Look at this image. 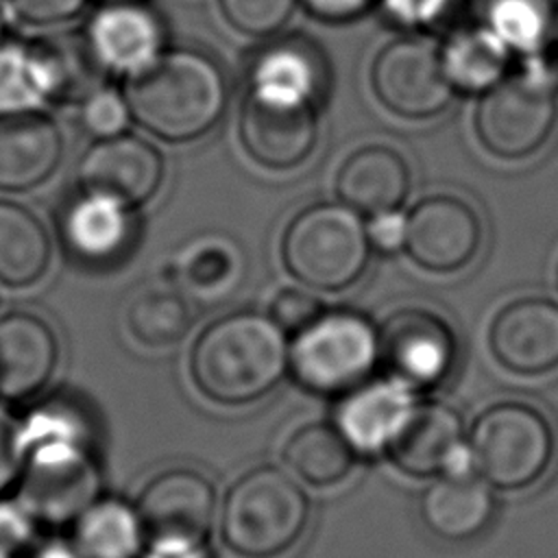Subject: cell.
Segmentation results:
<instances>
[{"mask_svg": "<svg viewBox=\"0 0 558 558\" xmlns=\"http://www.w3.org/2000/svg\"><path fill=\"white\" fill-rule=\"evenodd\" d=\"M59 362L52 327L31 312L0 316V399L26 401L41 392Z\"/></svg>", "mask_w": 558, "mask_h": 558, "instance_id": "cell-18", "label": "cell"}, {"mask_svg": "<svg viewBox=\"0 0 558 558\" xmlns=\"http://www.w3.org/2000/svg\"><path fill=\"white\" fill-rule=\"evenodd\" d=\"M72 547L81 558H142L146 532L135 504L96 497L72 523Z\"/></svg>", "mask_w": 558, "mask_h": 558, "instance_id": "cell-25", "label": "cell"}, {"mask_svg": "<svg viewBox=\"0 0 558 558\" xmlns=\"http://www.w3.org/2000/svg\"><path fill=\"white\" fill-rule=\"evenodd\" d=\"M61 231L81 259L109 262L129 244L131 209L109 196L83 192L65 207Z\"/></svg>", "mask_w": 558, "mask_h": 558, "instance_id": "cell-23", "label": "cell"}, {"mask_svg": "<svg viewBox=\"0 0 558 558\" xmlns=\"http://www.w3.org/2000/svg\"><path fill=\"white\" fill-rule=\"evenodd\" d=\"M124 318L129 333L144 347L174 344L192 325L185 296L168 283L140 286L124 307Z\"/></svg>", "mask_w": 558, "mask_h": 558, "instance_id": "cell-30", "label": "cell"}, {"mask_svg": "<svg viewBox=\"0 0 558 558\" xmlns=\"http://www.w3.org/2000/svg\"><path fill=\"white\" fill-rule=\"evenodd\" d=\"M493 514V495L469 473L438 477L421 499L425 525L440 538L464 541L482 532Z\"/></svg>", "mask_w": 558, "mask_h": 558, "instance_id": "cell-24", "label": "cell"}, {"mask_svg": "<svg viewBox=\"0 0 558 558\" xmlns=\"http://www.w3.org/2000/svg\"><path fill=\"white\" fill-rule=\"evenodd\" d=\"M469 453L473 466L493 486L523 488L547 471L554 458V432L532 405L499 403L477 416Z\"/></svg>", "mask_w": 558, "mask_h": 558, "instance_id": "cell-7", "label": "cell"}, {"mask_svg": "<svg viewBox=\"0 0 558 558\" xmlns=\"http://www.w3.org/2000/svg\"><path fill=\"white\" fill-rule=\"evenodd\" d=\"M131 118L166 142H192L211 131L229 100L220 63L194 48H166L150 65L126 76Z\"/></svg>", "mask_w": 558, "mask_h": 558, "instance_id": "cell-2", "label": "cell"}, {"mask_svg": "<svg viewBox=\"0 0 558 558\" xmlns=\"http://www.w3.org/2000/svg\"><path fill=\"white\" fill-rule=\"evenodd\" d=\"M2 35H4V26H2V13H0V41H2Z\"/></svg>", "mask_w": 558, "mask_h": 558, "instance_id": "cell-44", "label": "cell"}, {"mask_svg": "<svg viewBox=\"0 0 558 558\" xmlns=\"http://www.w3.org/2000/svg\"><path fill=\"white\" fill-rule=\"evenodd\" d=\"M238 251L216 235L192 240L177 257L174 272L183 290L194 294H218L235 279Z\"/></svg>", "mask_w": 558, "mask_h": 558, "instance_id": "cell-32", "label": "cell"}, {"mask_svg": "<svg viewBox=\"0 0 558 558\" xmlns=\"http://www.w3.org/2000/svg\"><path fill=\"white\" fill-rule=\"evenodd\" d=\"M323 83L320 50L303 37H286L257 52L248 74V94L277 105L316 107Z\"/></svg>", "mask_w": 558, "mask_h": 558, "instance_id": "cell-20", "label": "cell"}, {"mask_svg": "<svg viewBox=\"0 0 558 558\" xmlns=\"http://www.w3.org/2000/svg\"><path fill=\"white\" fill-rule=\"evenodd\" d=\"M556 41H558V37H556Z\"/></svg>", "mask_w": 558, "mask_h": 558, "instance_id": "cell-47", "label": "cell"}, {"mask_svg": "<svg viewBox=\"0 0 558 558\" xmlns=\"http://www.w3.org/2000/svg\"><path fill=\"white\" fill-rule=\"evenodd\" d=\"M558 102L549 81L538 74L504 76L486 89L475 109V135L499 159L534 155L551 135Z\"/></svg>", "mask_w": 558, "mask_h": 558, "instance_id": "cell-8", "label": "cell"}, {"mask_svg": "<svg viewBox=\"0 0 558 558\" xmlns=\"http://www.w3.org/2000/svg\"><path fill=\"white\" fill-rule=\"evenodd\" d=\"M386 453L399 471L414 477L466 473L473 464L460 414L440 401L414 403Z\"/></svg>", "mask_w": 558, "mask_h": 558, "instance_id": "cell-14", "label": "cell"}, {"mask_svg": "<svg viewBox=\"0 0 558 558\" xmlns=\"http://www.w3.org/2000/svg\"><path fill=\"white\" fill-rule=\"evenodd\" d=\"M85 41L102 70L133 76L166 50V31L155 11L137 0H111L85 26Z\"/></svg>", "mask_w": 558, "mask_h": 558, "instance_id": "cell-15", "label": "cell"}, {"mask_svg": "<svg viewBox=\"0 0 558 558\" xmlns=\"http://www.w3.org/2000/svg\"><path fill=\"white\" fill-rule=\"evenodd\" d=\"M161 153L140 135L96 140L78 161L83 192H94L133 209L148 203L163 183Z\"/></svg>", "mask_w": 558, "mask_h": 558, "instance_id": "cell-13", "label": "cell"}, {"mask_svg": "<svg viewBox=\"0 0 558 558\" xmlns=\"http://www.w3.org/2000/svg\"><path fill=\"white\" fill-rule=\"evenodd\" d=\"M288 344L286 331L270 316L233 312L198 333L190 351V375L201 395L216 403H253L286 375Z\"/></svg>", "mask_w": 558, "mask_h": 558, "instance_id": "cell-3", "label": "cell"}, {"mask_svg": "<svg viewBox=\"0 0 558 558\" xmlns=\"http://www.w3.org/2000/svg\"><path fill=\"white\" fill-rule=\"evenodd\" d=\"M556 283H558V270H556Z\"/></svg>", "mask_w": 558, "mask_h": 558, "instance_id": "cell-46", "label": "cell"}, {"mask_svg": "<svg viewBox=\"0 0 558 558\" xmlns=\"http://www.w3.org/2000/svg\"><path fill=\"white\" fill-rule=\"evenodd\" d=\"M381 11L405 28H436L447 22L460 0H377Z\"/></svg>", "mask_w": 558, "mask_h": 558, "instance_id": "cell-37", "label": "cell"}, {"mask_svg": "<svg viewBox=\"0 0 558 558\" xmlns=\"http://www.w3.org/2000/svg\"><path fill=\"white\" fill-rule=\"evenodd\" d=\"M488 344L510 373H549L558 366V303L538 296L508 303L493 318Z\"/></svg>", "mask_w": 558, "mask_h": 558, "instance_id": "cell-17", "label": "cell"}, {"mask_svg": "<svg viewBox=\"0 0 558 558\" xmlns=\"http://www.w3.org/2000/svg\"><path fill=\"white\" fill-rule=\"evenodd\" d=\"M22 473L17 501L37 523L65 525L100 497V473L81 414L46 403L20 425Z\"/></svg>", "mask_w": 558, "mask_h": 558, "instance_id": "cell-1", "label": "cell"}, {"mask_svg": "<svg viewBox=\"0 0 558 558\" xmlns=\"http://www.w3.org/2000/svg\"><path fill=\"white\" fill-rule=\"evenodd\" d=\"M371 257L366 222L344 203L301 209L283 231L286 270L312 290L338 292L355 283Z\"/></svg>", "mask_w": 558, "mask_h": 558, "instance_id": "cell-5", "label": "cell"}, {"mask_svg": "<svg viewBox=\"0 0 558 558\" xmlns=\"http://www.w3.org/2000/svg\"><path fill=\"white\" fill-rule=\"evenodd\" d=\"M31 558H81L72 543L63 541H48L31 551Z\"/></svg>", "mask_w": 558, "mask_h": 558, "instance_id": "cell-43", "label": "cell"}, {"mask_svg": "<svg viewBox=\"0 0 558 558\" xmlns=\"http://www.w3.org/2000/svg\"><path fill=\"white\" fill-rule=\"evenodd\" d=\"M50 57L54 81H57V100H83L100 83L102 68L94 59L85 35H59L52 39H41Z\"/></svg>", "mask_w": 558, "mask_h": 558, "instance_id": "cell-33", "label": "cell"}, {"mask_svg": "<svg viewBox=\"0 0 558 558\" xmlns=\"http://www.w3.org/2000/svg\"><path fill=\"white\" fill-rule=\"evenodd\" d=\"M377 0H299L310 15L323 22H351L364 15Z\"/></svg>", "mask_w": 558, "mask_h": 558, "instance_id": "cell-42", "label": "cell"}, {"mask_svg": "<svg viewBox=\"0 0 558 558\" xmlns=\"http://www.w3.org/2000/svg\"><path fill=\"white\" fill-rule=\"evenodd\" d=\"M512 50L484 24L460 26L440 46V61L451 87L484 94L510 65Z\"/></svg>", "mask_w": 558, "mask_h": 558, "instance_id": "cell-26", "label": "cell"}, {"mask_svg": "<svg viewBox=\"0 0 558 558\" xmlns=\"http://www.w3.org/2000/svg\"><path fill=\"white\" fill-rule=\"evenodd\" d=\"M63 159L59 126L39 111L0 116V190L26 192L52 177Z\"/></svg>", "mask_w": 558, "mask_h": 558, "instance_id": "cell-21", "label": "cell"}, {"mask_svg": "<svg viewBox=\"0 0 558 558\" xmlns=\"http://www.w3.org/2000/svg\"><path fill=\"white\" fill-rule=\"evenodd\" d=\"M50 264V238L41 220L20 203L0 198V283L26 288Z\"/></svg>", "mask_w": 558, "mask_h": 558, "instance_id": "cell-27", "label": "cell"}, {"mask_svg": "<svg viewBox=\"0 0 558 558\" xmlns=\"http://www.w3.org/2000/svg\"><path fill=\"white\" fill-rule=\"evenodd\" d=\"M480 9L512 52L536 54L558 37V0H480Z\"/></svg>", "mask_w": 558, "mask_h": 558, "instance_id": "cell-31", "label": "cell"}, {"mask_svg": "<svg viewBox=\"0 0 558 558\" xmlns=\"http://www.w3.org/2000/svg\"><path fill=\"white\" fill-rule=\"evenodd\" d=\"M283 460L301 482L327 488L340 484L355 464V451L329 423H307L290 434Z\"/></svg>", "mask_w": 558, "mask_h": 558, "instance_id": "cell-29", "label": "cell"}, {"mask_svg": "<svg viewBox=\"0 0 558 558\" xmlns=\"http://www.w3.org/2000/svg\"><path fill=\"white\" fill-rule=\"evenodd\" d=\"M480 244V218L456 196H427L405 216L403 251L423 270L456 272L475 257Z\"/></svg>", "mask_w": 558, "mask_h": 558, "instance_id": "cell-12", "label": "cell"}, {"mask_svg": "<svg viewBox=\"0 0 558 558\" xmlns=\"http://www.w3.org/2000/svg\"><path fill=\"white\" fill-rule=\"evenodd\" d=\"M238 135L246 155L262 168H296L312 155L318 140L316 107L277 105L246 92Z\"/></svg>", "mask_w": 558, "mask_h": 558, "instance_id": "cell-16", "label": "cell"}, {"mask_svg": "<svg viewBox=\"0 0 558 558\" xmlns=\"http://www.w3.org/2000/svg\"><path fill=\"white\" fill-rule=\"evenodd\" d=\"M379 360L412 390L438 386L456 360L449 325L429 310L401 307L379 327Z\"/></svg>", "mask_w": 558, "mask_h": 558, "instance_id": "cell-11", "label": "cell"}, {"mask_svg": "<svg viewBox=\"0 0 558 558\" xmlns=\"http://www.w3.org/2000/svg\"><path fill=\"white\" fill-rule=\"evenodd\" d=\"M222 17L251 37L279 33L292 17L299 0H218Z\"/></svg>", "mask_w": 558, "mask_h": 558, "instance_id": "cell-34", "label": "cell"}, {"mask_svg": "<svg viewBox=\"0 0 558 558\" xmlns=\"http://www.w3.org/2000/svg\"><path fill=\"white\" fill-rule=\"evenodd\" d=\"M412 177L401 153L384 144H371L353 150L336 174L340 203L360 216L392 211L410 194Z\"/></svg>", "mask_w": 558, "mask_h": 558, "instance_id": "cell-22", "label": "cell"}, {"mask_svg": "<svg viewBox=\"0 0 558 558\" xmlns=\"http://www.w3.org/2000/svg\"><path fill=\"white\" fill-rule=\"evenodd\" d=\"M0 558H13V556H4V554H0Z\"/></svg>", "mask_w": 558, "mask_h": 558, "instance_id": "cell-45", "label": "cell"}, {"mask_svg": "<svg viewBox=\"0 0 558 558\" xmlns=\"http://www.w3.org/2000/svg\"><path fill=\"white\" fill-rule=\"evenodd\" d=\"M325 312L323 301L307 288H283L279 290L272 301L268 316L290 333L301 331L305 325H310L316 316Z\"/></svg>", "mask_w": 558, "mask_h": 558, "instance_id": "cell-36", "label": "cell"}, {"mask_svg": "<svg viewBox=\"0 0 558 558\" xmlns=\"http://www.w3.org/2000/svg\"><path fill=\"white\" fill-rule=\"evenodd\" d=\"M57 100V81L44 41H0V116L37 111Z\"/></svg>", "mask_w": 558, "mask_h": 558, "instance_id": "cell-28", "label": "cell"}, {"mask_svg": "<svg viewBox=\"0 0 558 558\" xmlns=\"http://www.w3.org/2000/svg\"><path fill=\"white\" fill-rule=\"evenodd\" d=\"M13 13L26 24L50 26L76 17L87 0H9Z\"/></svg>", "mask_w": 558, "mask_h": 558, "instance_id": "cell-39", "label": "cell"}, {"mask_svg": "<svg viewBox=\"0 0 558 558\" xmlns=\"http://www.w3.org/2000/svg\"><path fill=\"white\" fill-rule=\"evenodd\" d=\"M379 362V329L353 310H325L294 333L288 371L316 395H344L366 381Z\"/></svg>", "mask_w": 558, "mask_h": 558, "instance_id": "cell-6", "label": "cell"}, {"mask_svg": "<svg viewBox=\"0 0 558 558\" xmlns=\"http://www.w3.org/2000/svg\"><path fill=\"white\" fill-rule=\"evenodd\" d=\"M366 238L371 248L390 255L403 251L405 244V216L399 209L368 216Z\"/></svg>", "mask_w": 558, "mask_h": 558, "instance_id": "cell-41", "label": "cell"}, {"mask_svg": "<svg viewBox=\"0 0 558 558\" xmlns=\"http://www.w3.org/2000/svg\"><path fill=\"white\" fill-rule=\"evenodd\" d=\"M310 504L292 475L259 466L242 475L220 508V538L242 558H277L303 536Z\"/></svg>", "mask_w": 558, "mask_h": 558, "instance_id": "cell-4", "label": "cell"}, {"mask_svg": "<svg viewBox=\"0 0 558 558\" xmlns=\"http://www.w3.org/2000/svg\"><path fill=\"white\" fill-rule=\"evenodd\" d=\"M22 460L20 425L0 410V497H7L17 486Z\"/></svg>", "mask_w": 558, "mask_h": 558, "instance_id": "cell-40", "label": "cell"}, {"mask_svg": "<svg viewBox=\"0 0 558 558\" xmlns=\"http://www.w3.org/2000/svg\"><path fill=\"white\" fill-rule=\"evenodd\" d=\"M37 525L17 499L0 497V554L20 558L33 549Z\"/></svg>", "mask_w": 558, "mask_h": 558, "instance_id": "cell-38", "label": "cell"}, {"mask_svg": "<svg viewBox=\"0 0 558 558\" xmlns=\"http://www.w3.org/2000/svg\"><path fill=\"white\" fill-rule=\"evenodd\" d=\"M412 392L390 375L362 381L342 395L333 425L355 453L386 451L416 403Z\"/></svg>", "mask_w": 558, "mask_h": 558, "instance_id": "cell-19", "label": "cell"}, {"mask_svg": "<svg viewBox=\"0 0 558 558\" xmlns=\"http://www.w3.org/2000/svg\"><path fill=\"white\" fill-rule=\"evenodd\" d=\"M81 126L96 140L113 137L126 133L131 122L129 102L124 92H118L107 85H98L81 100Z\"/></svg>", "mask_w": 558, "mask_h": 558, "instance_id": "cell-35", "label": "cell"}, {"mask_svg": "<svg viewBox=\"0 0 558 558\" xmlns=\"http://www.w3.org/2000/svg\"><path fill=\"white\" fill-rule=\"evenodd\" d=\"M375 98L395 116L425 120L449 107L451 87L440 48L425 37H397L379 48L371 65Z\"/></svg>", "mask_w": 558, "mask_h": 558, "instance_id": "cell-9", "label": "cell"}, {"mask_svg": "<svg viewBox=\"0 0 558 558\" xmlns=\"http://www.w3.org/2000/svg\"><path fill=\"white\" fill-rule=\"evenodd\" d=\"M140 512L148 545H207L216 521V490L194 469L155 475L140 493Z\"/></svg>", "mask_w": 558, "mask_h": 558, "instance_id": "cell-10", "label": "cell"}]
</instances>
